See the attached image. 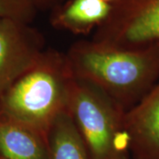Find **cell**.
Wrapping results in <instances>:
<instances>
[{
    "label": "cell",
    "instance_id": "7a4b0ae2",
    "mask_svg": "<svg viewBox=\"0 0 159 159\" xmlns=\"http://www.w3.org/2000/svg\"><path fill=\"white\" fill-rule=\"evenodd\" d=\"M73 80L66 53L47 48L34 66L0 95V113L46 137L54 120L68 111Z\"/></svg>",
    "mask_w": 159,
    "mask_h": 159
},
{
    "label": "cell",
    "instance_id": "277c9868",
    "mask_svg": "<svg viewBox=\"0 0 159 159\" xmlns=\"http://www.w3.org/2000/svg\"><path fill=\"white\" fill-rule=\"evenodd\" d=\"M91 39L129 50L159 44V0H119Z\"/></svg>",
    "mask_w": 159,
    "mask_h": 159
},
{
    "label": "cell",
    "instance_id": "6da1fadb",
    "mask_svg": "<svg viewBox=\"0 0 159 159\" xmlns=\"http://www.w3.org/2000/svg\"><path fill=\"white\" fill-rule=\"evenodd\" d=\"M66 57L74 79L101 91L125 112L159 80V44L129 50L82 39Z\"/></svg>",
    "mask_w": 159,
    "mask_h": 159
},
{
    "label": "cell",
    "instance_id": "4fadbf2b",
    "mask_svg": "<svg viewBox=\"0 0 159 159\" xmlns=\"http://www.w3.org/2000/svg\"><path fill=\"white\" fill-rule=\"evenodd\" d=\"M0 159H3V158H1V157H0Z\"/></svg>",
    "mask_w": 159,
    "mask_h": 159
},
{
    "label": "cell",
    "instance_id": "5b68a950",
    "mask_svg": "<svg viewBox=\"0 0 159 159\" xmlns=\"http://www.w3.org/2000/svg\"><path fill=\"white\" fill-rule=\"evenodd\" d=\"M43 34L29 23L0 18V95L39 60Z\"/></svg>",
    "mask_w": 159,
    "mask_h": 159
},
{
    "label": "cell",
    "instance_id": "3957f363",
    "mask_svg": "<svg viewBox=\"0 0 159 159\" xmlns=\"http://www.w3.org/2000/svg\"><path fill=\"white\" fill-rule=\"evenodd\" d=\"M68 111L90 159L130 158L125 111L101 91L74 78Z\"/></svg>",
    "mask_w": 159,
    "mask_h": 159
},
{
    "label": "cell",
    "instance_id": "8992f818",
    "mask_svg": "<svg viewBox=\"0 0 159 159\" xmlns=\"http://www.w3.org/2000/svg\"><path fill=\"white\" fill-rule=\"evenodd\" d=\"M133 159H159V80L125 114Z\"/></svg>",
    "mask_w": 159,
    "mask_h": 159
},
{
    "label": "cell",
    "instance_id": "7c38bea8",
    "mask_svg": "<svg viewBox=\"0 0 159 159\" xmlns=\"http://www.w3.org/2000/svg\"><path fill=\"white\" fill-rule=\"evenodd\" d=\"M102 1H104V2H107L109 4H111V5H113L115 4L116 2H118L119 0H102Z\"/></svg>",
    "mask_w": 159,
    "mask_h": 159
},
{
    "label": "cell",
    "instance_id": "30bf717a",
    "mask_svg": "<svg viewBox=\"0 0 159 159\" xmlns=\"http://www.w3.org/2000/svg\"><path fill=\"white\" fill-rule=\"evenodd\" d=\"M38 11L35 0H0V18H9L31 24Z\"/></svg>",
    "mask_w": 159,
    "mask_h": 159
},
{
    "label": "cell",
    "instance_id": "8fae6325",
    "mask_svg": "<svg viewBox=\"0 0 159 159\" xmlns=\"http://www.w3.org/2000/svg\"><path fill=\"white\" fill-rule=\"evenodd\" d=\"M65 0H35L36 5L40 11H50L60 5Z\"/></svg>",
    "mask_w": 159,
    "mask_h": 159
},
{
    "label": "cell",
    "instance_id": "9c48e42d",
    "mask_svg": "<svg viewBox=\"0 0 159 159\" xmlns=\"http://www.w3.org/2000/svg\"><path fill=\"white\" fill-rule=\"evenodd\" d=\"M48 159H90L88 148L68 111L60 114L46 134Z\"/></svg>",
    "mask_w": 159,
    "mask_h": 159
},
{
    "label": "cell",
    "instance_id": "ba28073f",
    "mask_svg": "<svg viewBox=\"0 0 159 159\" xmlns=\"http://www.w3.org/2000/svg\"><path fill=\"white\" fill-rule=\"evenodd\" d=\"M0 157L48 159L46 137L28 125L0 113Z\"/></svg>",
    "mask_w": 159,
    "mask_h": 159
},
{
    "label": "cell",
    "instance_id": "52a82bcc",
    "mask_svg": "<svg viewBox=\"0 0 159 159\" xmlns=\"http://www.w3.org/2000/svg\"><path fill=\"white\" fill-rule=\"evenodd\" d=\"M111 5L102 0H65L50 11V23L55 29L87 35L109 17Z\"/></svg>",
    "mask_w": 159,
    "mask_h": 159
}]
</instances>
